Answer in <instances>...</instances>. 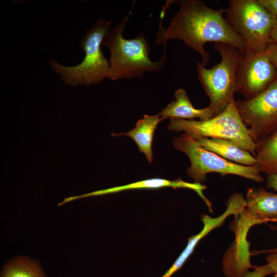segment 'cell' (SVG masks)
Listing matches in <instances>:
<instances>
[{
    "mask_svg": "<svg viewBox=\"0 0 277 277\" xmlns=\"http://www.w3.org/2000/svg\"><path fill=\"white\" fill-rule=\"evenodd\" d=\"M269 227L271 230L273 231H277V226L269 225ZM255 252H256V254L277 252V247L272 249L255 251Z\"/></svg>",
    "mask_w": 277,
    "mask_h": 277,
    "instance_id": "24",
    "label": "cell"
},
{
    "mask_svg": "<svg viewBox=\"0 0 277 277\" xmlns=\"http://www.w3.org/2000/svg\"><path fill=\"white\" fill-rule=\"evenodd\" d=\"M277 69L264 50L260 53L243 55L241 62L238 79V91L244 100L256 96L275 79Z\"/></svg>",
    "mask_w": 277,
    "mask_h": 277,
    "instance_id": "9",
    "label": "cell"
},
{
    "mask_svg": "<svg viewBox=\"0 0 277 277\" xmlns=\"http://www.w3.org/2000/svg\"><path fill=\"white\" fill-rule=\"evenodd\" d=\"M172 2L179 4V9L167 28L163 26V18L160 17L156 44L165 46L170 40H181L199 54L204 66L210 60V54L204 47L208 42L227 44L245 54V42L224 16L225 9L211 8L200 0Z\"/></svg>",
    "mask_w": 277,
    "mask_h": 277,
    "instance_id": "1",
    "label": "cell"
},
{
    "mask_svg": "<svg viewBox=\"0 0 277 277\" xmlns=\"http://www.w3.org/2000/svg\"><path fill=\"white\" fill-rule=\"evenodd\" d=\"M244 213L254 223L277 222V194L263 187L249 188L246 194Z\"/></svg>",
    "mask_w": 277,
    "mask_h": 277,
    "instance_id": "11",
    "label": "cell"
},
{
    "mask_svg": "<svg viewBox=\"0 0 277 277\" xmlns=\"http://www.w3.org/2000/svg\"><path fill=\"white\" fill-rule=\"evenodd\" d=\"M235 104L255 143L277 132V75L261 93Z\"/></svg>",
    "mask_w": 277,
    "mask_h": 277,
    "instance_id": "8",
    "label": "cell"
},
{
    "mask_svg": "<svg viewBox=\"0 0 277 277\" xmlns=\"http://www.w3.org/2000/svg\"><path fill=\"white\" fill-rule=\"evenodd\" d=\"M225 13L228 23L245 42L244 55L264 51L272 43L270 34L277 17L258 0H231Z\"/></svg>",
    "mask_w": 277,
    "mask_h": 277,
    "instance_id": "6",
    "label": "cell"
},
{
    "mask_svg": "<svg viewBox=\"0 0 277 277\" xmlns=\"http://www.w3.org/2000/svg\"><path fill=\"white\" fill-rule=\"evenodd\" d=\"M256 166L260 173L277 174V132L256 143Z\"/></svg>",
    "mask_w": 277,
    "mask_h": 277,
    "instance_id": "16",
    "label": "cell"
},
{
    "mask_svg": "<svg viewBox=\"0 0 277 277\" xmlns=\"http://www.w3.org/2000/svg\"><path fill=\"white\" fill-rule=\"evenodd\" d=\"M111 24L110 20L98 18L92 27L85 31L80 42L85 57L80 64L67 66L52 58L50 60L49 64L51 68L65 84L89 86L109 78V62L105 57L101 46Z\"/></svg>",
    "mask_w": 277,
    "mask_h": 277,
    "instance_id": "3",
    "label": "cell"
},
{
    "mask_svg": "<svg viewBox=\"0 0 277 277\" xmlns=\"http://www.w3.org/2000/svg\"><path fill=\"white\" fill-rule=\"evenodd\" d=\"M175 100L168 104L158 114L164 121L167 118L192 120H207L214 116L212 109L208 106L197 109L193 107L187 92L180 88L174 92Z\"/></svg>",
    "mask_w": 277,
    "mask_h": 277,
    "instance_id": "13",
    "label": "cell"
},
{
    "mask_svg": "<svg viewBox=\"0 0 277 277\" xmlns=\"http://www.w3.org/2000/svg\"><path fill=\"white\" fill-rule=\"evenodd\" d=\"M170 120L167 127L169 131L183 132L194 140L201 137L227 140L255 156L256 144L241 118L235 101L207 120Z\"/></svg>",
    "mask_w": 277,
    "mask_h": 277,
    "instance_id": "5",
    "label": "cell"
},
{
    "mask_svg": "<svg viewBox=\"0 0 277 277\" xmlns=\"http://www.w3.org/2000/svg\"><path fill=\"white\" fill-rule=\"evenodd\" d=\"M245 199L241 193H234L231 195L227 203L226 210L220 216L212 217L207 214H203L201 220L203 228L198 234L190 237L188 243L172 266L161 277H170L180 269L189 256L193 252L199 242L214 229L221 226L225 220L230 215L234 216L242 212L246 206Z\"/></svg>",
    "mask_w": 277,
    "mask_h": 277,
    "instance_id": "10",
    "label": "cell"
},
{
    "mask_svg": "<svg viewBox=\"0 0 277 277\" xmlns=\"http://www.w3.org/2000/svg\"><path fill=\"white\" fill-rule=\"evenodd\" d=\"M253 268V270L247 271L242 277H265L273 273L272 268L268 264L254 266Z\"/></svg>",
    "mask_w": 277,
    "mask_h": 277,
    "instance_id": "18",
    "label": "cell"
},
{
    "mask_svg": "<svg viewBox=\"0 0 277 277\" xmlns=\"http://www.w3.org/2000/svg\"><path fill=\"white\" fill-rule=\"evenodd\" d=\"M214 48L220 53L221 61L209 69L201 62H197L196 66L198 80L209 98V106L216 115L234 101L243 54L234 47L225 43H214Z\"/></svg>",
    "mask_w": 277,
    "mask_h": 277,
    "instance_id": "4",
    "label": "cell"
},
{
    "mask_svg": "<svg viewBox=\"0 0 277 277\" xmlns=\"http://www.w3.org/2000/svg\"><path fill=\"white\" fill-rule=\"evenodd\" d=\"M164 187H171L173 189L186 188L193 190L205 202L208 208L209 211L211 212L213 211L211 202L203 193V190L206 189L207 187L201 183L187 182L180 178L174 181L161 178L149 179L125 185L94 191L81 195L80 197L100 195L128 190L158 189Z\"/></svg>",
    "mask_w": 277,
    "mask_h": 277,
    "instance_id": "12",
    "label": "cell"
},
{
    "mask_svg": "<svg viewBox=\"0 0 277 277\" xmlns=\"http://www.w3.org/2000/svg\"><path fill=\"white\" fill-rule=\"evenodd\" d=\"M132 12L131 9L113 30L109 31L102 42V45L107 47L110 52L109 79L112 81L142 77L146 72H159L166 63L165 47L159 61L151 60L150 45L143 33L132 39L123 37Z\"/></svg>",
    "mask_w": 277,
    "mask_h": 277,
    "instance_id": "2",
    "label": "cell"
},
{
    "mask_svg": "<svg viewBox=\"0 0 277 277\" xmlns=\"http://www.w3.org/2000/svg\"><path fill=\"white\" fill-rule=\"evenodd\" d=\"M163 120L157 114L154 115L145 114L136 123L134 128L127 132L112 133V136L126 135L131 137L137 145L140 152L145 154L149 163L153 156L152 143L154 132L158 124Z\"/></svg>",
    "mask_w": 277,
    "mask_h": 277,
    "instance_id": "15",
    "label": "cell"
},
{
    "mask_svg": "<svg viewBox=\"0 0 277 277\" xmlns=\"http://www.w3.org/2000/svg\"><path fill=\"white\" fill-rule=\"evenodd\" d=\"M258 2L277 17V0H258Z\"/></svg>",
    "mask_w": 277,
    "mask_h": 277,
    "instance_id": "19",
    "label": "cell"
},
{
    "mask_svg": "<svg viewBox=\"0 0 277 277\" xmlns=\"http://www.w3.org/2000/svg\"><path fill=\"white\" fill-rule=\"evenodd\" d=\"M266 51L270 61L277 69V44L270 43Z\"/></svg>",
    "mask_w": 277,
    "mask_h": 277,
    "instance_id": "20",
    "label": "cell"
},
{
    "mask_svg": "<svg viewBox=\"0 0 277 277\" xmlns=\"http://www.w3.org/2000/svg\"><path fill=\"white\" fill-rule=\"evenodd\" d=\"M270 39L272 43L277 44V19L272 29Z\"/></svg>",
    "mask_w": 277,
    "mask_h": 277,
    "instance_id": "23",
    "label": "cell"
},
{
    "mask_svg": "<svg viewBox=\"0 0 277 277\" xmlns=\"http://www.w3.org/2000/svg\"><path fill=\"white\" fill-rule=\"evenodd\" d=\"M267 264L272 268L274 277H277V252H271L266 258Z\"/></svg>",
    "mask_w": 277,
    "mask_h": 277,
    "instance_id": "21",
    "label": "cell"
},
{
    "mask_svg": "<svg viewBox=\"0 0 277 277\" xmlns=\"http://www.w3.org/2000/svg\"><path fill=\"white\" fill-rule=\"evenodd\" d=\"M172 143L176 150L185 153L189 157L191 165L187 173L195 183L205 182L209 173L235 175L258 183L265 180L256 166H244L228 161L206 150L187 134L183 133L174 137Z\"/></svg>",
    "mask_w": 277,
    "mask_h": 277,
    "instance_id": "7",
    "label": "cell"
},
{
    "mask_svg": "<svg viewBox=\"0 0 277 277\" xmlns=\"http://www.w3.org/2000/svg\"><path fill=\"white\" fill-rule=\"evenodd\" d=\"M266 185L268 188L272 189L277 191V174L266 175Z\"/></svg>",
    "mask_w": 277,
    "mask_h": 277,
    "instance_id": "22",
    "label": "cell"
},
{
    "mask_svg": "<svg viewBox=\"0 0 277 277\" xmlns=\"http://www.w3.org/2000/svg\"><path fill=\"white\" fill-rule=\"evenodd\" d=\"M1 277H46L39 264L27 258L19 257L7 262Z\"/></svg>",
    "mask_w": 277,
    "mask_h": 277,
    "instance_id": "17",
    "label": "cell"
},
{
    "mask_svg": "<svg viewBox=\"0 0 277 277\" xmlns=\"http://www.w3.org/2000/svg\"><path fill=\"white\" fill-rule=\"evenodd\" d=\"M195 140L206 150L228 161L247 166L256 165V159L253 155L230 141L207 137H201Z\"/></svg>",
    "mask_w": 277,
    "mask_h": 277,
    "instance_id": "14",
    "label": "cell"
}]
</instances>
